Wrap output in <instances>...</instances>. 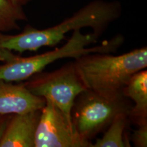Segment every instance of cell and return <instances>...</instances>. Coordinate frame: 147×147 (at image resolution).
<instances>
[{
  "label": "cell",
  "mask_w": 147,
  "mask_h": 147,
  "mask_svg": "<svg viewBox=\"0 0 147 147\" xmlns=\"http://www.w3.org/2000/svg\"><path fill=\"white\" fill-rule=\"evenodd\" d=\"M123 94L134 103L129 112V120L136 125L147 123L146 69L134 74L124 87Z\"/></svg>",
  "instance_id": "obj_9"
},
{
  "label": "cell",
  "mask_w": 147,
  "mask_h": 147,
  "mask_svg": "<svg viewBox=\"0 0 147 147\" xmlns=\"http://www.w3.org/2000/svg\"><path fill=\"white\" fill-rule=\"evenodd\" d=\"M45 104V99L33 94L23 82L0 80V115L29 113L41 110Z\"/></svg>",
  "instance_id": "obj_7"
},
{
  "label": "cell",
  "mask_w": 147,
  "mask_h": 147,
  "mask_svg": "<svg viewBox=\"0 0 147 147\" xmlns=\"http://www.w3.org/2000/svg\"><path fill=\"white\" fill-rule=\"evenodd\" d=\"M10 1L16 5H21V6L23 7V5H26L29 2H30L32 0H10Z\"/></svg>",
  "instance_id": "obj_14"
},
{
  "label": "cell",
  "mask_w": 147,
  "mask_h": 147,
  "mask_svg": "<svg viewBox=\"0 0 147 147\" xmlns=\"http://www.w3.org/2000/svg\"><path fill=\"white\" fill-rule=\"evenodd\" d=\"M41 110L12 115L0 141V147H35Z\"/></svg>",
  "instance_id": "obj_8"
},
{
  "label": "cell",
  "mask_w": 147,
  "mask_h": 147,
  "mask_svg": "<svg viewBox=\"0 0 147 147\" xmlns=\"http://www.w3.org/2000/svg\"><path fill=\"white\" fill-rule=\"evenodd\" d=\"M138 128L134 130L131 140L136 147L147 146V123L137 125Z\"/></svg>",
  "instance_id": "obj_12"
},
{
  "label": "cell",
  "mask_w": 147,
  "mask_h": 147,
  "mask_svg": "<svg viewBox=\"0 0 147 147\" xmlns=\"http://www.w3.org/2000/svg\"><path fill=\"white\" fill-rule=\"evenodd\" d=\"M35 147H93L81 136L69 118L50 101L41 109Z\"/></svg>",
  "instance_id": "obj_6"
},
{
  "label": "cell",
  "mask_w": 147,
  "mask_h": 147,
  "mask_svg": "<svg viewBox=\"0 0 147 147\" xmlns=\"http://www.w3.org/2000/svg\"><path fill=\"white\" fill-rule=\"evenodd\" d=\"M98 37L93 32L82 34L80 29L73 31L65 45L53 51L31 57L18 56L12 51L0 49V80L7 82H23L59 59H76L90 53H115L123 45V36L117 35L102 42V45L89 47L97 43Z\"/></svg>",
  "instance_id": "obj_3"
},
{
  "label": "cell",
  "mask_w": 147,
  "mask_h": 147,
  "mask_svg": "<svg viewBox=\"0 0 147 147\" xmlns=\"http://www.w3.org/2000/svg\"><path fill=\"white\" fill-rule=\"evenodd\" d=\"M128 122V113L119 114L104 131L102 138L97 139L93 144V147L129 146L124 136Z\"/></svg>",
  "instance_id": "obj_10"
},
{
  "label": "cell",
  "mask_w": 147,
  "mask_h": 147,
  "mask_svg": "<svg viewBox=\"0 0 147 147\" xmlns=\"http://www.w3.org/2000/svg\"><path fill=\"white\" fill-rule=\"evenodd\" d=\"M121 13L122 7L119 1L94 0L55 26L38 29L27 25L23 32L14 35L0 32V49L23 53L37 51L44 47H54L66 34L84 27H90L100 38Z\"/></svg>",
  "instance_id": "obj_1"
},
{
  "label": "cell",
  "mask_w": 147,
  "mask_h": 147,
  "mask_svg": "<svg viewBox=\"0 0 147 147\" xmlns=\"http://www.w3.org/2000/svg\"><path fill=\"white\" fill-rule=\"evenodd\" d=\"M23 83L33 94L50 101L69 118L75 99L87 89L73 61L54 71H39Z\"/></svg>",
  "instance_id": "obj_5"
},
{
  "label": "cell",
  "mask_w": 147,
  "mask_h": 147,
  "mask_svg": "<svg viewBox=\"0 0 147 147\" xmlns=\"http://www.w3.org/2000/svg\"><path fill=\"white\" fill-rule=\"evenodd\" d=\"M27 20L23 7L10 0H0V32L7 33L20 29L19 22Z\"/></svg>",
  "instance_id": "obj_11"
},
{
  "label": "cell",
  "mask_w": 147,
  "mask_h": 147,
  "mask_svg": "<svg viewBox=\"0 0 147 147\" xmlns=\"http://www.w3.org/2000/svg\"><path fill=\"white\" fill-rule=\"evenodd\" d=\"M131 106L127 97L109 100L86 89L75 99L71 118L81 136L91 141L105 131L119 114H129Z\"/></svg>",
  "instance_id": "obj_4"
},
{
  "label": "cell",
  "mask_w": 147,
  "mask_h": 147,
  "mask_svg": "<svg viewBox=\"0 0 147 147\" xmlns=\"http://www.w3.org/2000/svg\"><path fill=\"white\" fill-rule=\"evenodd\" d=\"M12 115H0V141L4 133L5 127Z\"/></svg>",
  "instance_id": "obj_13"
},
{
  "label": "cell",
  "mask_w": 147,
  "mask_h": 147,
  "mask_svg": "<svg viewBox=\"0 0 147 147\" xmlns=\"http://www.w3.org/2000/svg\"><path fill=\"white\" fill-rule=\"evenodd\" d=\"M86 89L109 100L125 97L124 87L134 74L147 67V47L119 55L90 53L74 59Z\"/></svg>",
  "instance_id": "obj_2"
}]
</instances>
